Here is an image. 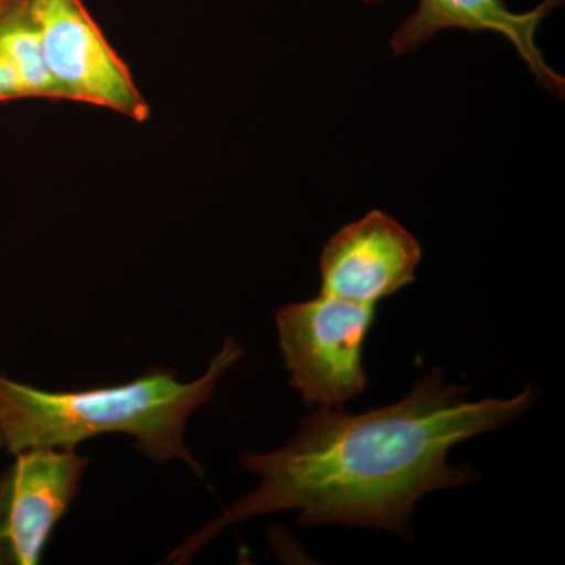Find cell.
<instances>
[{
	"label": "cell",
	"mask_w": 565,
	"mask_h": 565,
	"mask_svg": "<svg viewBox=\"0 0 565 565\" xmlns=\"http://www.w3.org/2000/svg\"><path fill=\"white\" fill-rule=\"evenodd\" d=\"M468 392L435 370L399 403L359 415L318 408L282 448L241 456L245 470L258 476V489L191 535L169 559L188 563L223 527L291 509L300 512V526L375 527L412 541V515L424 494L481 478L471 468L449 465L451 449L514 422L537 399L533 385L509 399L468 401Z\"/></svg>",
	"instance_id": "cell-1"
},
{
	"label": "cell",
	"mask_w": 565,
	"mask_h": 565,
	"mask_svg": "<svg viewBox=\"0 0 565 565\" xmlns=\"http://www.w3.org/2000/svg\"><path fill=\"white\" fill-rule=\"evenodd\" d=\"M245 353L230 338L202 377L178 382L172 371H150L129 384L51 393L0 375V430L10 455L31 448H70L102 434H126L156 462L182 460L204 478L184 444L193 412L210 403L226 370Z\"/></svg>",
	"instance_id": "cell-2"
},
{
	"label": "cell",
	"mask_w": 565,
	"mask_h": 565,
	"mask_svg": "<svg viewBox=\"0 0 565 565\" xmlns=\"http://www.w3.org/2000/svg\"><path fill=\"white\" fill-rule=\"evenodd\" d=\"M375 321L374 305L319 294L277 313L278 341L303 403L343 408L366 390L363 345Z\"/></svg>",
	"instance_id": "cell-3"
},
{
	"label": "cell",
	"mask_w": 565,
	"mask_h": 565,
	"mask_svg": "<svg viewBox=\"0 0 565 565\" xmlns=\"http://www.w3.org/2000/svg\"><path fill=\"white\" fill-rule=\"evenodd\" d=\"M58 99L145 122L151 109L84 0H25Z\"/></svg>",
	"instance_id": "cell-4"
},
{
	"label": "cell",
	"mask_w": 565,
	"mask_h": 565,
	"mask_svg": "<svg viewBox=\"0 0 565 565\" xmlns=\"http://www.w3.org/2000/svg\"><path fill=\"white\" fill-rule=\"evenodd\" d=\"M422 259L414 234L385 212L371 211L322 248L321 292L375 307L415 281Z\"/></svg>",
	"instance_id": "cell-5"
},
{
	"label": "cell",
	"mask_w": 565,
	"mask_h": 565,
	"mask_svg": "<svg viewBox=\"0 0 565 565\" xmlns=\"http://www.w3.org/2000/svg\"><path fill=\"white\" fill-rule=\"evenodd\" d=\"M14 456L17 462L0 482V534L11 563L35 565L90 460L70 448H31Z\"/></svg>",
	"instance_id": "cell-6"
},
{
	"label": "cell",
	"mask_w": 565,
	"mask_h": 565,
	"mask_svg": "<svg viewBox=\"0 0 565 565\" xmlns=\"http://www.w3.org/2000/svg\"><path fill=\"white\" fill-rule=\"evenodd\" d=\"M382 2L384 0H363L366 6ZM561 3L563 0H544L534 10L515 13L505 0H418V9L401 22L390 46L394 54L403 55L419 50L441 31L498 33L512 43L542 87L564 98V77L546 65L537 46L539 28Z\"/></svg>",
	"instance_id": "cell-7"
},
{
	"label": "cell",
	"mask_w": 565,
	"mask_h": 565,
	"mask_svg": "<svg viewBox=\"0 0 565 565\" xmlns=\"http://www.w3.org/2000/svg\"><path fill=\"white\" fill-rule=\"evenodd\" d=\"M22 98L58 95L28 2L17 0L0 14V103Z\"/></svg>",
	"instance_id": "cell-8"
},
{
	"label": "cell",
	"mask_w": 565,
	"mask_h": 565,
	"mask_svg": "<svg viewBox=\"0 0 565 565\" xmlns=\"http://www.w3.org/2000/svg\"><path fill=\"white\" fill-rule=\"evenodd\" d=\"M11 563L9 546H7L6 539L0 534V565Z\"/></svg>",
	"instance_id": "cell-9"
},
{
	"label": "cell",
	"mask_w": 565,
	"mask_h": 565,
	"mask_svg": "<svg viewBox=\"0 0 565 565\" xmlns=\"http://www.w3.org/2000/svg\"><path fill=\"white\" fill-rule=\"evenodd\" d=\"M17 0H0V14L3 13L9 7L13 6Z\"/></svg>",
	"instance_id": "cell-10"
},
{
	"label": "cell",
	"mask_w": 565,
	"mask_h": 565,
	"mask_svg": "<svg viewBox=\"0 0 565 565\" xmlns=\"http://www.w3.org/2000/svg\"><path fill=\"white\" fill-rule=\"evenodd\" d=\"M3 435H2V430H0V448H3Z\"/></svg>",
	"instance_id": "cell-11"
}]
</instances>
